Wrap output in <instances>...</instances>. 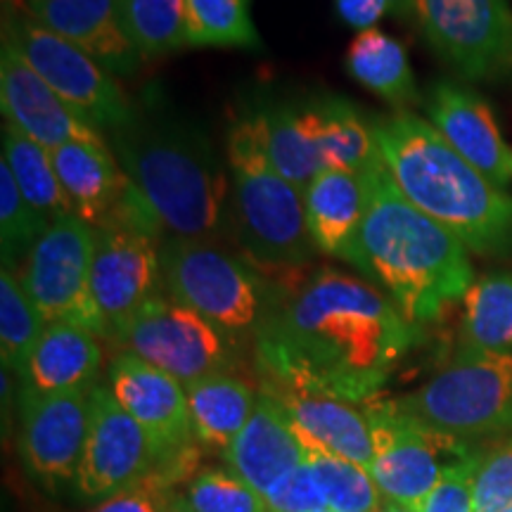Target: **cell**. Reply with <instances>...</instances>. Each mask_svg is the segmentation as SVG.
Masks as SVG:
<instances>
[{
  "mask_svg": "<svg viewBox=\"0 0 512 512\" xmlns=\"http://www.w3.org/2000/svg\"><path fill=\"white\" fill-rule=\"evenodd\" d=\"M505 512H512V508H508V510H505Z\"/></svg>",
  "mask_w": 512,
  "mask_h": 512,
  "instance_id": "47",
  "label": "cell"
},
{
  "mask_svg": "<svg viewBox=\"0 0 512 512\" xmlns=\"http://www.w3.org/2000/svg\"><path fill=\"white\" fill-rule=\"evenodd\" d=\"M223 456L235 475L266 496L287 472L306 463L309 451L280 401L261 389L252 418Z\"/></svg>",
  "mask_w": 512,
  "mask_h": 512,
  "instance_id": "21",
  "label": "cell"
},
{
  "mask_svg": "<svg viewBox=\"0 0 512 512\" xmlns=\"http://www.w3.org/2000/svg\"><path fill=\"white\" fill-rule=\"evenodd\" d=\"M162 512H195L190 508V503L185 501V496H178V494H171L169 501H166L164 510Z\"/></svg>",
  "mask_w": 512,
  "mask_h": 512,
  "instance_id": "43",
  "label": "cell"
},
{
  "mask_svg": "<svg viewBox=\"0 0 512 512\" xmlns=\"http://www.w3.org/2000/svg\"><path fill=\"white\" fill-rule=\"evenodd\" d=\"M230 230L254 266L299 268L318 252L306 226L304 192L275 169L259 110L230 126Z\"/></svg>",
  "mask_w": 512,
  "mask_h": 512,
  "instance_id": "5",
  "label": "cell"
},
{
  "mask_svg": "<svg viewBox=\"0 0 512 512\" xmlns=\"http://www.w3.org/2000/svg\"><path fill=\"white\" fill-rule=\"evenodd\" d=\"M195 439L204 446L226 448L252 418L259 394L247 380L228 370L202 377L185 387Z\"/></svg>",
  "mask_w": 512,
  "mask_h": 512,
  "instance_id": "26",
  "label": "cell"
},
{
  "mask_svg": "<svg viewBox=\"0 0 512 512\" xmlns=\"http://www.w3.org/2000/svg\"><path fill=\"white\" fill-rule=\"evenodd\" d=\"M110 389L145 430L157 465L181 463L195 439L183 384L136 354L121 351L110 363Z\"/></svg>",
  "mask_w": 512,
  "mask_h": 512,
  "instance_id": "15",
  "label": "cell"
},
{
  "mask_svg": "<svg viewBox=\"0 0 512 512\" xmlns=\"http://www.w3.org/2000/svg\"><path fill=\"white\" fill-rule=\"evenodd\" d=\"M164 290L197 311L228 337H259L278 309V290L249 259H240L219 240L164 238Z\"/></svg>",
  "mask_w": 512,
  "mask_h": 512,
  "instance_id": "6",
  "label": "cell"
},
{
  "mask_svg": "<svg viewBox=\"0 0 512 512\" xmlns=\"http://www.w3.org/2000/svg\"><path fill=\"white\" fill-rule=\"evenodd\" d=\"M110 339L128 354L176 377L183 387L223 373L235 358L233 337L169 294L145 302Z\"/></svg>",
  "mask_w": 512,
  "mask_h": 512,
  "instance_id": "9",
  "label": "cell"
},
{
  "mask_svg": "<svg viewBox=\"0 0 512 512\" xmlns=\"http://www.w3.org/2000/svg\"><path fill=\"white\" fill-rule=\"evenodd\" d=\"M3 162L10 166L27 202L48 223L74 214L72 204H69L60 185V178H57L50 150L24 136L8 121L3 126Z\"/></svg>",
  "mask_w": 512,
  "mask_h": 512,
  "instance_id": "28",
  "label": "cell"
},
{
  "mask_svg": "<svg viewBox=\"0 0 512 512\" xmlns=\"http://www.w3.org/2000/svg\"><path fill=\"white\" fill-rule=\"evenodd\" d=\"M185 3L188 0H121L126 29L143 60L188 48Z\"/></svg>",
  "mask_w": 512,
  "mask_h": 512,
  "instance_id": "33",
  "label": "cell"
},
{
  "mask_svg": "<svg viewBox=\"0 0 512 512\" xmlns=\"http://www.w3.org/2000/svg\"><path fill=\"white\" fill-rule=\"evenodd\" d=\"M183 496L195 512H268L266 498L235 472L204 470Z\"/></svg>",
  "mask_w": 512,
  "mask_h": 512,
  "instance_id": "36",
  "label": "cell"
},
{
  "mask_svg": "<svg viewBox=\"0 0 512 512\" xmlns=\"http://www.w3.org/2000/svg\"><path fill=\"white\" fill-rule=\"evenodd\" d=\"M460 302L465 347L512 354V273L479 275Z\"/></svg>",
  "mask_w": 512,
  "mask_h": 512,
  "instance_id": "29",
  "label": "cell"
},
{
  "mask_svg": "<svg viewBox=\"0 0 512 512\" xmlns=\"http://www.w3.org/2000/svg\"><path fill=\"white\" fill-rule=\"evenodd\" d=\"M373 425V475L382 501L420 510L453 460L467 456L465 441L451 439L399 413L394 403L368 408Z\"/></svg>",
  "mask_w": 512,
  "mask_h": 512,
  "instance_id": "13",
  "label": "cell"
},
{
  "mask_svg": "<svg viewBox=\"0 0 512 512\" xmlns=\"http://www.w3.org/2000/svg\"><path fill=\"white\" fill-rule=\"evenodd\" d=\"M155 467V453L143 427L117 401L110 384H95L86 444L74 479L76 491L91 501H105Z\"/></svg>",
  "mask_w": 512,
  "mask_h": 512,
  "instance_id": "14",
  "label": "cell"
},
{
  "mask_svg": "<svg viewBox=\"0 0 512 512\" xmlns=\"http://www.w3.org/2000/svg\"><path fill=\"white\" fill-rule=\"evenodd\" d=\"M347 72L399 112L420 100L406 48L380 29L358 31L347 50Z\"/></svg>",
  "mask_w": 512,
  "mask_h": 512,
  "instance_id": "27",
  "label": "cell"
},
{
  "mask_svg": "<svg viewBox=\"0 0 512 512\" xmlns=\"http://www.w3.org/2000/svg\"><path fill=\"white\" fill-rule=\"evenodd\" d=\"M46 330V320L24 290L19 275L3 266L0 271V356L3 368L22 375L36 342Z\"/></svg>",
  "mask_w": 512,
  "mask_h": 512,
  "instance_id": "32",
  "label": "cell"
},
{
  "mask_svg": "<svg viewBox=\"0 0 512 512\" xmlns=\"http://www.w3.org/2000/svg\"><path fill=\"white\" fill-rule=\"evenodd\" d=\"M339 17L358 31L375 29L384 12H389V0H335Z\"/></svg>",
  "mask_w": 512,
  "mask_h": 512,
  "instance_id": "41",
  "label": "cell"
},
{
  "mask_svg": "<svg viewBox=\"0 0 512 512\" xmlns=\"http://www.w3.org/2000/svg\"><path fill=\"white\" fill-rule=\"evenodd\" d=\"M50 157L74 216L95 230L117 214L133 188L110 145L67 143L50 152Z\"/></svg>",
  "mask_w": 512,
  "mask_h": 512,
  "instance_id": "22",
  "label": "cell"
},
{
  "mask_svg": "<svg viewBox=\"0 0 512 512\" xmlns=\"http://www.w3.org/2000/svg\"><path fill=\"white\" fill-rule=\"evenodd\" d=\"M185 41L192 48L261 50V36L249 15V0H188Z\"/></svg>",
  "mask_w": 512,
  "mask_h": 512,
  "instance_id": "31",
  "label": "cell"
},
{
  "mask_svg": "<svg viewBox=\"0 0 512 512\" xmlns=\"http://www.w3.org/2000/svg\"><path fill=\"white\" fill-rule=\"evenodd\" d=\"M95 228L79 216L53 221L15 271L48 323H76L107 337L91 294Z\"/></svg>",
  "mask_w": 512,
  "mask_h": 512,
  "instance_id": "10",
  "label": "cell"
},
{
  "mask_svg": "<svg viewBox=\"0 0 512 512\" xmlns=\"http://www.w3.org/2000/svg\"><path fill=\"white\" fill-rule=\"evenodd\" d=\"M427 121L446 143L477 171L508 188L512 183V147L505 143L494 112L475 91L453 81H437L425 100Z\"/></svg>",
  "mask_w": 512,
  "mask_h": 512,
  "instance_id": "19",
  "label": "cell"
},
{
  "mask_svg": "<svg viewBox=\"0 0 512 512\" xmlns=\"http://www.w3.org/2000/svg\"><path fill=\"white\" fill-rule=\"evenodd\" d=\"M264 498L268 512H313L328 505L309 458L292 472H287L280 482H275Z\"/></svg>",
  "mask_w": 512,
  "mask_h": 512,
  "instance_id": "39",
  "label": "cell"
},
{
  "mask_svg": "<svg viewBox=\"0 0 512 512\" xmlns=\"http://www.w3.org/2000/svg\"><path fill=\"white\" fill-rule=\"evenodd\" d=\"M512 508V439L479 456L475 472V510L505 512Z\"/></svg>",
  "mask_w": 512,
  "mask_h": 512,
  "instance_id": "37",
  "label": "cell"
},
{
  "mask_svg": "<svg viewBox=\"0 0 512 512\" xmlns=\"http://www.w3.org/2000/svg\"><path fill=\"white\" fill-rule=\"evenodd\" d=\"M5 5H10L12 10H24V12H29V0H5Z\"/></svg>",
  "mask_w": 512,
  "mask_h": 512,
  "instance_id": "45",
  "label": "cell"
},
{
  "mask_svg": "<svg viewBox=\"0 0 512 512\" xmlns=\"http://www.w3.org/2000/svg\"><path fill=\"white\" fill-rule=\"evenodd\" d=\"M110 147L166 238L221 240L230 230L228 164L197 126L136 110Z\"/></svg>",
  "mask_w": 512,
  "mask_h": 512,
  "instance_id": "3",
  "label": "cell"
},
{
  "mask_svg": "<svg viewBox=\"0 0 512 512\" xmlns=\"http://www.w3.org/2000/svg\"><path fill=\"white\" fill-rule=\"evenodd\" d=\"M377 512H420V510L406 508V505H399V503H392V501H382L380 510H377Z\"/></svg>",
  "mask_w": 512,
  "mask_h": 512,
  "instance_id": "44",
  "label": "cell"
},
{
  "mask_svg": "<svg viewBox=\"0 0 512 512\" xmlns=\"http://www.w3.org/2000/svg\"><path fill=\"white\" fill-rule=\"evenodd\" d=\"M48 226L50 223L22 195L10 166L0 162V249H3V266L17 271L19 259L29 254V249L46 233Z\"/></svg>",
  "mask_w": 512,
  "mask_h": 512,
  "instance_id": "35",
  "label": "cell"
},
{
  "mask_svg": "<svg viewBox=\"0 0 512 512\" xmlns=\"http://www.w3.org/2000/svg\"><path fill=\"white\" fill-rule=\"evenodd\" d=\"M415 5L418 0H389V12L399 19H411L415 17Z\"/></svg>",
  "mask_w": 512,
  "mask_h": 512,
  "instance_id": "42",
  "label": "cell"
},
{
  "mask_svg": "<svg viewBox=\"0 0 512 512\" xmlns=\"http://www.w3.org/2000/svg\"><path fill=\"white\" fill-rule=\"evenodd\" d=\"M477 453L453 460L444 475L425 498L420 512H477L475 510V472Z\"/></svg>",
  "mask_w": 512,
  "mask_h": 512,
  "instance_id": "38",
  "label": "cell"
},
{
  "mask_svg": "<svg viewBox=\"0 0 512 512\" xmlns=\"http://www.w3.org/2000/svg\"><path fill=\"white\" fill-rule=\"evenodd\" d=\"M0 105L8 124L50 152L67 143L110 145V140H105L98 128L74 112L38 76L8 36H3V53H0Z\"/></svg>",
  "mask_w": 512,
  "mask_h": 512,
  "instance_id": "17",
  "label": "cell"
},
{
  "mask_svg": "<svg viewBox=\"0 0 512 512\" xmlns=\"http://www.w3.org/2000/svg\"><path fill=\"white\" fill-rule=\"evenodd\" d=\"M309 451V463L316 470L320 486L325 491L328 508L337 512H377L382 494L375 479L363 465L335 456L325 448L304 444Z\"/></svg>",
  "mask_w": 512,
  "mask_h": 512,
  "instance_id": "34",
  "label": "cell"
},
{
  "mask_svg": "<svg viewBox=\"0 0 512 512\" xmlns=\"http://www.w3.org/2000/svg\"><path fill=\"white\" fill-rule=\"evenodd\" d=\"M264 121L266 147L275 169L294 188L306 190L320 171H325L318 138L316 100L309 105L299 102H273L259 110Z\"/></svg>",
  "mask_w": 512,
  "mask_h": 512,
  "instance_id": "25",
  "label": "cell"
},
{
  "mask_svg": "<svg viewBox=\"0 0 512 512\" xmlns=\"http://www.w3.org/2000/svg\"><path fill=\"white\" fill-rule=\"evenodd\" d=\"M422 34L434 53L467 81L512 76V8L508 0H418Z\"/></svg>",
  "mask_w": 512,
  "mask_h": 512,
  "instance_id": "12",
  "label": "cell"
},
{
  "mask_svg": "<svg viewBox=\"0 0 512 512\" xmlns=\"http://www.w3.org/2000/svg\"><path fill=\"white\" fill-rule=\"evenodd\" d=\"M368 207L366 178L354 171L325 169L304 190L306 226L320 254L344 261Z\"/></svg>",
  "mask_w": 512,
  "mask_h": 512,
  "instance_id": "24",
  "label": "cell"
},
{
  "mask_svg": "<svg viewBox=\"0 0 512 512\" xmlns=\"http://www.w3.org/2000/svg\"><path fill=\"white\" fill-rule=\"evenodd\" d=\"M313 512H337V510H332V508H328V505H325V508H320V510H313Z\"/></svg>",
  "mask_w": 512,
  "mask_h": 512,
  "instance_id": "46",
  "label": "cell"
},
{
  "mask_svg": "<svg viewBox=\"0 0 512 512\" xmlns=\"http://www.w3.org/2000/svg\"><path fill=\"white\" fill-rule=\"evenodd\" d=\"M169 496V470H150L119 494L105 498L93 512H162Z\"/></svg>",
  "mask_w": 512,
  "mask_h": 512,
  "instance_id": "40",
  "label": "cell"
},
{
  "mask_svg": "<svg viewBox=\"0 0 512 512\" xmlns=\"http://www.w3.org/2000/svg\"><path fill=\"white\" fill-rule=\"evenodd\" d=\"M394 408L446 437L467 441L512 425V354L460 347Z\"/></svg>",
  "mask_w": 512,
  "mask_h": 512,
  "instance_id": "7",
  "label": "cell"
},
{
  "mask_svg": "<svg viewBox=\"0 0 512 512\" xmlns=\"http://www.w3.org/2000/svg\"><path fill=\"white\" fill-rule=\"evenodd\" d=\"M318 138L325 169L366 171L377 157L373 121L361 117L354 105L342 98L316 100Z\"/></svg>",
  "mask_w": 512,
  "mask_h": 512,
  "instance_id": "30",
  "label": "cell"
},
{
  "mask_svg": "<svg viewBox=\"0 0 512 512\" xmlns=\"http://www.w3.org/2000/svg\"><path fill=\"white\" fill-rule=\"evenodd\" d=\"M264 389L280 401L304 444L325 448L363 465H373V425L368 408L302 382L266 380Z\"/></svg>",
  "mask_w": 512,
  "mask_h": 512,
  "instance_id": "18",
  "label": "cell"
},
{
  "mask_svg": "<svg viewBox=\"0 0 512 512\" xmlns=\"http://www.w3.org/2000/svg\"><path fill=\"white\" fill-rule=\"evenodd\" d=\"M368 207L344 261L392 299L408 323H432L475 283L470 252L399 190L380 150L363 171Z\"/></svg>",
  "mask_w": 512,
  "mask_h": 512,
  "instance_id": "2",
  "label": "cell"
},
{
  "mask_svg": "<svg viewBox=\"0 0 512 512\" xmlns=\"http://www.w3.org/2000/svg\"><path fill=\"white\" fill-rule=\"evenodd\" d=\"M382 162L403 195L482 256L512 254V195L413 112L373 119Z\"/></svg>",
  "mask_w": 512,
  "mask_h": 512,
  "instance_id": "4",
  "label": "cell"
},
{
  "mask_svg": "<svg viewBox=\"0 0 512 512\" xmlns=\"http://www.w3.org/2000/svg\"><path fill=\"white\" fill-rule=\"evenodd\" d=\"M91 389L60 394L22 392L19 451L31 475L46 486L76 479L86 444Z\"/></svg>",
  "mask_w": 512,
  "mask_h": 512,
  "instance_id": "16",
  "label": "cell"
},
{
  "mask_svg": "<svg viewBox=\"0 0 512 512\" xmlns=\"http://www.w3.org/2000/svg\"><path fill=\"white\" fill-rule=\"evenodd\" d=\"M413 344V325L368 280L320 268L280 299L256 337L268 380L302 382L366 403Z\"/></svg>",
  "mask_w": 512,
  "mask_h": 512,
  "instance_id": "1",
  "label": "cell"
},
{
  "mask_svg": "<svg viewBox=\"0 0 512 512\" xmlns=\"http://www.w3.org/2000/svg\"><path fill=\"white\" fill-rule=\"evenodd\" d=\"M98 335L76 323H48L31 351L22 392L60 394L95 387L102 366Z\"/></svg>",
  "mask_w": 512,
  "mask_h": 512,
  "instance_id": "23",
  "label": "cell"
},
{
  "mask_svg": "<svg viewBox=\"0 0 512 512\" xmlns=\"http://www.w3.org/2000/svg\"><path fill=\"white\" fill-rule=\"evenodd\" d=\"M27 15L93 57L112 76H133L143 55L126 29L121 0H29Z\"/></svg>",
  "mask_w": 512,
  "mask_h": 512,
  "instance_id": "20",
  "label": "cell"
},
{
  "mask_svg": "<svg viewBox=\"0 0 512 512\" xmlns=\"http://www.w3.org/2000/svg\"><path fill=\"white\" fill-rule=\"evenodd\" d=\"M164 238L162 223L136 188L117 214L95 230L91 294L107 337L164 287Z\"/></svg>",
  "mask_w": 512,
  "mask_h": 512,
  "instance_id": "8",
  "label": "cell"
},
{
  "mask_svg": "<svg viewBox=\"0 0 512 512\" xmlns=\"http://www.w3.org/2000/svg\"><path fill=\"white\" fill-rule=\"evenodd\" d=\"M3 36L15 43L53 91L98 131L112 133L136 117L138 107L128 102L117 76L29 15L10 17Z\"/></svg>",
  "mask_w": 512,
  "mask_h": 512,
  "instance_id": "11",
  "label": "cell"
}]
</instances>
